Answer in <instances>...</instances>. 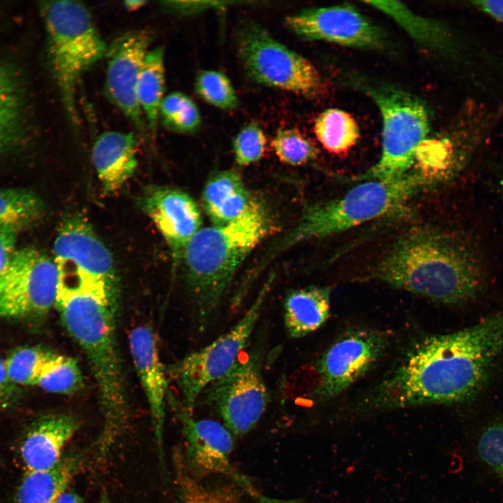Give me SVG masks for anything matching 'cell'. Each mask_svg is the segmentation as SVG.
I'll return each mask as SVG.
<instances>
[{"label": "cell", "instance_id": "e0dca14e", "mask_svg": "<svg viewBox=\"0 0 503 503\" xmlns=\"http://www.w3.org/2000/svg\"><path fill=\"white\" fill-rule=\"evenodd\" d=\"M131 354L145 392L159 453L163 456V432L167 380L154 334L150 327L139 326L129 335Z\"/></svg>", "mask_w": 503, "mask_h": 503}, {"label": "cell", "instance_id": "ac0fdd59", "mask_svg": "<svg viewBox=\"0 0 503 503\" xmlns=\"http://www.w3.org/2000/svg\"><path fill=\"white\" fill-rule=\"evenodd\" d=\"M78 427L71 415L54 414L35 421L24 433L19 455L25 472L47 470L62 458V451Z\"/></svg>", "mask_w": 503, "mask_h": 503}, {"label": "cell", "instance_id": "ba28073f", "mask_svg": "<svg viewBox=\"0 0 503 503\" xmlns=\"http://www.w3.org/2000/svg\"><path fill=\"white\" fill-rule=\"evenodd\" d=\"M272 278L260 290L255 300L238 321L211 343L190 353L170 370L180 388L184 409L191 414L203 391L226 374L238 360V357L248 343L270 291Z\"/></svg>", "mask_w": 503, "mask_h": 503}, {"label": "cell", "instance_id": "f1b7e54d", "mask_svg": "<svg viewBox=\"0 0 503 503\" xmlns=\"http://www.w3.org/2000/svg\"><path fill=\"white\" fill-rule=\"evenodd\" d=\"M159 119L168 130L178 133L194 132L201 124V116L196 104L180 92L164 96L159 108Z\"/></svg>", "mask_w": 503, "mask_h": 503}, {"label": "cell", "instance_id": "7c38bea8", "mask_svg": "<svg viewBox=\"0 0 503 503\" xmlns=\"http://www.w3.org/2000/svg\"><path fill=\"white\" fill-rule=\"evenodd\" d=\"M389 342V334L379 330H354L340 336L316 363L319 381L309 397L320 402L342 393L374 366Z\"/></svg>", "mask_w": 503, "mask_h": 503}, {"label": "cell", "instance_id": "52a82bcc", "mask_svg": "<svg viewBox=\"0 0 503 503\" xmlns=\"http://www.w3.org/2000/svg\"><path fill=\"white\" fill-rule=\"evenodd\" d=\"M236 48L244 69L255 82L308 99L324 95L325 82L312 62L274 38L257 22L249 20L240 24Z\"/></svg>", "mask_w": 503, "mask_h": 503}, {"label": "cell", "instance_id": "1f68e13d", "mask_svg": "<svg viewBox=\"0 0 503 503\" xmlns=\"http://www.w3.org/2000/svg\"><path fill=\"white\" fill-rule=\"evenodd\" d=\"M52 353L36 347L16 349L4 361L10 380L17 385L36 386L41 370Z\"/></svg>", "mask_w": 503, "mask_h": 503}, {"label": "cell", "instance_id": "cb8c5ba5", "mask_svg": "<svg viewBox=\"0 0 503 503\" xmlns=\"http://www.w3.org/2000/svg\"><path fill=\"white\" fill-rule=\"evenodd\" d=\"M164 50L161 46L150 50L140 73L137 97L150 130L154 133L159 108L165 91Z\"/></svg>", "mask_w": 503, "mask_h": 503}, {"label": "cell", "instance_id": "44dd1931", "mask_svg": "<svg viewBox=\"0 0 503 503\" xmlns=\"http://www.w3.org/2000/svg\"><path fill=\"white\" fill-rule=\"evenodd\" d=\"M330 289L310 286L289 291L283 301V318L291 339L307 336L320 328L330 313Z\"/></svg>", "mask_w": 503, "mask_h": 503}, {"label": "cell", "instance_id": "60d3db41", "mask_svg": "<svg viewBox=\"0 0 503 503\" xmlns=\"http://www.w3.org/2000/svg\"><path fill=\"white\" fill-rule=\"evenodd\" d=\"M98 503H112L106 495H103Z\"/></svg>", "mask_w": 503, "mask_h": 503}, {"label": "cell", "instance_id": "4fadbf2b", "mask_svg": "<svg viewBox=\"0 0 503 503\" xmlns=\"http://www.w3.org/2000/svg\"><path fill=\"white\" fill-rule=\"evenodd\" d=\"M284 22L307 41L378 50L386 49L388 44L384 31L352 5L304 8L286 17Z\"/></svg>", "mask_w": 503, "mask_h": 503}, {"label": "cell", "instance_id": "5b68a950", "mask_svg": "<svg viewBox=\"0 0 503 503\" xmlns=\"http://www.w3.org/2000/svg\"><path fill=\"white\" fill-rule=\"evenodd\" d=\"M40 9L52 73L67 115L77 125L79 82L86 71L105 57L108 45L96 27L89 10L82 3L44 1Z\"/></svg>", "mask_w": 503, "mask_h": 503}, {"label": "cell", "instance_id": "ab89813d", "mask_svg": "<svg viewBox=\"0 0 503 503\" xmlns=\"http://www.w3.org/2000/svg\"><path fill=\"white\" fill-rule=\"evenodd\" d=\"M147 1H126L124 2V6L129 11H136L146 5Z\"/></svg>", "mask_w": 503, "mask_h": 503}, {"label": "cell", "instance_id": "e575fe53", "mask_svg": "<svg viewBox=\"0 0 503 503\" xmlns=\"http://www.w3.org/2000/svg\"><path fill=\"white\" fill-rule=\"evenodd\" d=\"M21 230L16 226L0 224V275L8 267L17 250L16 245Z\"/></svg>", "mask_w": 503, "mask_h": 503}, {"label": "cell", "instance_id": "5bb4252c", "mask_svg": "<svg viewBox=\"0 0 503 503\" xmlns=\"http://www.w3.org/2000/svg\"><path fill=\"white\" fill-rule=\"evenodd\" d=\"M179 414L187 461L195 474L224 475L258 503H279V500L258 493L250 480L233 467L230 455L233 449V435L223 424L211 419L196 420L184 408Z\"/></svg>", "mask_w": 503, "mask_h": 503}, {"label": "cell", "instance_id": "7a4b0ae2", "mask_svg": "<svg viewBox=\"0 0 503 503\" xmlns=\"http://www.w3.org/2000/svg\"><path fill=\"white\" fill-rule=\"evenodd\" d=\"M119 296L101 285L58 289L55 307L62 323L83 350L99 389L103 417L98 441L105 455L124 430L127 398L115 334Z\"/></svg>", "mask_w": 503, "mask_h": 503}, {"label": "cell", "instance_id": "4316f807", "mask_svg": "<svg viewBox=\"0 0 503 503\" xmlns=\"http://www.w3.org/2000/svg\"><path fill=\"white\" fill-rule=\"evenodd\" d=\"M44 212L43 201L34 191L24 188L0 189V224L24 229L39 221Z\"/></svg>", "mask_w": 503, "mask_h": 503}, {"label": "cell", "instance_id": "8992f818", "mask_svg": "<svg viewBox=\"0 0 503 503\" xmlns=\"http://www.w3.org/2000/svg\"><path fill=\"white\" fill-rule=\"evenodd\" d=\"M382 119L379 161L361 177L391 180L407 173L430 131L428 108L418 97L389 85L364 87Z\"/></svg>", "mask_w": 503, "mask_h": 503}, {"label": "cell", "instance_id": "2e32d148", "mask_svg": "<svg viewBox=\"0 0 503 503\" xmlns=\"http://www.w3.org/2000/svg\"><path fill=\"white\" fill-rule=\"evenodd\" d=\"M138 204L166 241L174 263H180L187 244L202 224L194 200L178 189L154 186L143 191Z\"/></svg>", "mask_w": 503, "mask_h": 503}, {"label": "cell", "instance_id": "83f0119b", "mask_svg": "<svg viewBox=\"0 0 503 503\" xmlns=\"http://www.w3.org/2000/svg\"><path fill=\"white\" fill-rule=\"evenodd\" d=\"M36 386L54 393L71 394L83 386V378L74 358L52 352L43 365Z\"/></svg>", "mask_w": 503, "mask_h": 503}, {"label": "cell", "instance_id": "836d02e7", "mask_svg": "<svg viewBox=\"0 0 503 503\" xmlns=\"http://www.w3.org/2000/svg\"><path fill=\"white\" fill-rule=\"evenodd\" d=\"M476 446L482 461L503 478V421L487 426L479 437Z\"/></svg>", "mask_w": 503, "mask_h": 503}, {"label": "cell", "instance_id": "d4e9b609", "mask_svg": "<svg viewBox=\"0 0 503 503\" xmlns=\"http://www.w3.org/2000/svg\"><path fill=\"white\" fill-rule=\"evenodd\" d=\"M314 132L322 146L330 152L349 151L360 138V129L351 114L338 108L321 112L315 119Z\"/></svg>", "mask_w": 503, "mask_h": 503}, {"label": "cell", "instance_id": "f35d334b", "mask_svg": "<svg viewBox=\"0 0 503 503\" xmlns=\"http://www.w3.org/2000/svg\"><path fill=\"white\" fill-rule=\"evenodd\" d=\"M54 503H85V502L77 493L66 490L57 498Z\"/></svg>", "mask_w": 503, "mask_h": 503}, {"label": "cell", "instance_id": "7402d4cb", "mask_svg": "<svg viewBox=\"0 0 503 503\" xmlns=\"http://www.w3.org/2000/svg\"><path fill=\"white\" fill-rule=\"evenodd\" d=\"M83 460L80 454H70L51 469L25 472L15 492V503H54L80 469Z\"/></svg>", "mask_w": 503, "mask_h": 503}, {"label": "cell", "instance_id": "9a60e30c", "mask_svg": "<svg viewBox=\"0 0 503 503\" xmlns=\"http://www.w3.org/2000/svg\"><path fill=\"white\" fill-rule=\"evenodd\" d=\"M151 41L148 31H130L108 45L105 57L106 95L140 131L144 127V117L138 101L137 85Z\"/></svg>", "mask_w": 503, "mask_h": 503}, {"label": "cell", "instance_id": "9c48e42d", "mask_svg": "<svg viewBox=\"0 0 503 503\" xmlns=\"http://www.w3.org/2000/svg\"><path fill=\"white\" fill-rule=\"evenodd\" d=\"M58 288L103 285L119 296L112 256L88 220L79 213L62 221L53 245Z\"/></svg>", "mask_w": 503, "mask_h": 503}, {"label": "cell", "instance_id": "d6a6232c", "mask_svg": "<svg viewBox=\"0 0 503 503\" xmlns=\"http://www.w3.org/2000/svg\"><path fill=\"white\" fill-rule=\"evenodd\" d=\"M267 138L262 128L251 122L243 126L233 140V151L235 162L247 166L260 161L264 156Z\"/></svg>", "mask_w": 503, "mask_h": 503}, {"label": "cell", "instance_id": "4dcf8cb0", "mask_svg": "<svg viewBox=\"0 0 503 503\" xmlns=\"http://www.w3.org/2000/svg\"><path fill=\"white\" fill-rule=\"evenodd\" d=\"M195 91L204 101L224 110L235 109L238 104L235 90L227 75L219 71L205 70L198 73Z\"/></svg>", "mask_w": 503, "mask_h": 503}, {"label": "cell", "instance_id": "74e56055", "mask_svg": "<svg viewBox=\"0 0 503 503\" xmlns=\"http://www.w3.org/2000/svg\"><path fill=\"white\" fill-rule=\"evenodd\" d=\"M473 6L503 24V1H475Z\"/></svg>", "mask_w": 503, "mask_h": 503}, {"label": "cell", "instance_id": "3957f363", "mask_svg": "<svg viewBox=\"0 0 503 503\" xmlns=\"http://www.w3.org/2000/svg\"><path fill=\"white\" fill-rule=\"evenodd\" d=\"M273 229L268 213L254 203L230 223L201 228L187 244L180 263L201 327L217 315L240 266Z\"/></svg>", "mask_w": 503, "mask_h": 503}, {"label": "cell", "instance_id": "484cf974", "mask_svg": "<svg viewBox=\"0 0 503 503\" xmlns=\"http://www.w3.org/2000/svg\"><path fill=\"white\" fill-rule=\"evenodd\" d=\"M22 100L15 80L0 73V154L16 149L23 136Z\"/></svg>", "mask_w": 503, "mask_h": 503}, {"label": "cell", "instance_id": "ffe728a7", "mask_svg": "<svg viewBox=\"0 0 503 503\" xmlns=\"http://www.w3.org/2000/svg\"><path fill=\"white\" fill-rule=\"evenodd\" d=\"M201 203L213 225H222L241 217L255 202L240 173L228 169L209 177L202 191Z\"/></svg>", "mask_w": 503, "mask_h": 503}, {"label": "cell", "instance_id": "603a6c76", "mask_svg": "<svg viewBox=\"0 0 503 503\" xmlns=\"http://www.w3.org/2000/svg\"><path fill=\"white\" fill-rule=\"evenodd\" d=\"M395 20L415 41L441 52H453L455 41L440 23L419 16L396 1H365Z\"/></svg>", "mask_w": 503, "mask_h": 503}, {"label": "cell", "instance_id": "d6986e66", "mask_svg": "<svg viewBox=\"0 0 503 503\" xmlns=\"http://www.w3.org/2000/svg\"><path fill=\"white\" fill-rule=\"evenodd\" d=\"M136 149L131 132L110 131L98 136L92 157L105 192L117 191L133 175L138 165Z\"/></svg>", "mask_w": 503, "mask_h": 503}, {"label": "cell", "instance_id": "f546056e", "mask_svg": "<svg viewBox=\"0 0 503 503\" xmlns=\"http://www.w3.org/2000/svg\"><path fill=\"white\" fill-rule=\"evenodd\" d=\"M275 154L282 162L298 166L314 160L319 153L316 145L299 129H278L270 142Z\"/></svg>", "mask_w": 503, "mask_h": 503}, {"label": "cell", "instance_id": "30bf717a", "mask_svg": "<svg viewBox=\"0 0 503 503\" xmlns=\"http://www.w3.org/2000/svg\"><path fill=\"white\" fill-rule=\"evenodd\" d=\"M58 284L53 258L34 247L17 249L0 275V316H44L55 306Z\"/></svg>", "mask_w": 503, "mask_h": 503}, {"label": "cell", "instance_id": "8d00e7d4", "mask_svg": "<svg viewBox=\"0 0 503 503\" xmlns=\"http://www.w3.org/2000/svg\"><path fill=\"white\" fill-rule=\"evenodd\" d=\"M9 379L5 363L0 360V409L11 404L15 399L16 388Z\"/></svg>", "mask_w": 503, "mask_h": 503}, {"label": "cell", "instance_id": "8fae6325", "mask_svg": "<svg viewBox=\"0 0 503 503\" xmlns=\"http://www.w3.org/2000/svg\"><path fill=\"white\" fill-rule=\"evenodd\" d=\"M204 401L218 414L233 436L248 433L259 421L268 403L260 356L238 360L223 377L202 393Z\"/></svg>", "mask_w": 503, "mask_h": 503}, {"label": "cell", "instance_id": "b9f144b4", "mask_svg": "<svg viewBox=\"0 0 503 503\" xmlns=\"http://www.w3.org/2000/svg\"><path fill=\"white\" fill-rule=\"evenodd\" d=\"M5 70L4 68L0 66V73Z\"/></svg>", "mask_w": 503, "mask_h": 503}, {"label": "cell", "instance_id": "6da1fadb", "mask_svg": "<svg viewBox=\"0 0 503 503\" xmlns=\"http://www.w3.org/2000/svg\"><path fill=\"white\" fill-rule=\"evenodd\" d=\"M371 275L395 288L451 305L474 299L486 278L481 259L472 246L430 229L402 236Z\"/></svg>", "mask_w": 503, "mask_h": 503}, {"label": "cell", "instance_id": "d590c367", "mask_svg": "<svg viewBox=\"0 0 503 503\" xmlns=\"http://www.w3.org/2000/svg\"><path fill=\"white\" fill-rule=\"evenodd\" d=\"M179 503H233L224 493L211 489L196 488L184 492Z\"/></svg>", "mask_w": 503, "mask_h": 503}, {"label": "cell", "instance_id": "277c9868", "mask_svg": "<svg viewBox=\"0 0 503 503\" xmlns=\"http://www.w3.org/2000/svg\"><path fill=\"white\" fill-rule=\"evenodd\" d=\"M437 179L425 173H407L391 180L360 184L340 198L307 207L296 225L268 250L266 264L289 247L305 240L325 238L397 211Z\"/></svg>", "mask_w": 503, "mask_h": 503}]
</instances>
